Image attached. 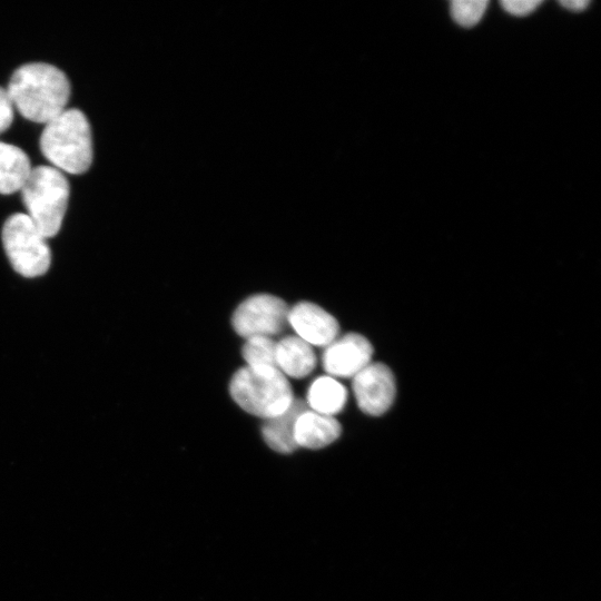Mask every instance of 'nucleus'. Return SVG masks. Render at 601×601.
<instances>
[{
	"instance_id": "1",
	"label": "nucleus",
	"mask_w": 601,
	"mask_h": 601,
	"mask_svg": "<svg viewBox=\"0 0 601 601\" xmlns=\"http://www.w3.org/2000/svg\"><path fill=\"white\" fill-rule=\"evenodd\" d=\"M7 91L24 118L46 125L67 109L70 83L57 67L31 62L12 73Z\"/></svg>"
},
{
	"instance_id": "2",
	"label": "nucleus",
	"mask_w": 601,
	"mask_h": 601,
	"mask_svg": "<svg viewBox=\"0 0 601 601\" xmlns=\"http://www.w3.org/2000/svg\"><path fill=\"white\" fill-rule=\"evenodd\" d=\"M42 155L69 174H82L92 162V138L89 121L78 109H66L46 124L41 137Z\"/></svg>"
},
{
	"instance_id": "3",
	"label": "nucleus",
	"mask_w": 601,
	"mask_h": 601,
	"mask_svg": "<svg viewBox=\"0 0 601 601\" xmlns=\"http://www.w3.org/2000/svg\"><path fill=\"white\" fill-rule=\"evenodd\" d=\"M229 392L243 410L266 420L284 413L294 401L290 384L276 367L238 370L230 380Z\"/></svg>"
},
{
	"instance_id": "4",
	"label": "nucleus",
	"mask_w": 601,
	"mask_h": 601,
	"mask_svg": "<svg viewBox=\"0 0 601 601\" xmlns=\"http://www.w3.org/2000/svg\"><path fill=\"white\" fill-rule=\"evenodd\" d=\"M69 183L52 166H37L21 188L22 201L29 218L46 237L60 230L69 198Z\"/></svg>"
},
{
	"instance_id": "5",
	"label": "nucleus",
	"mask_w": 601,
	"mask_h": 601,
	"mask_svg": "<svg viewBox=\"0 0 601 601\" xmlns=\"http://www.w3.org/2000/svg\"><path fill=\"white\" fill-rule=\"evenodd\" d=\"M47 238L27 214L10 216L2 229V243L13 269L24 277L43 275L51 260Z\"/></svg>"
},
{
	"instance_id": "6",
	"label": "nucleus",
	"mask_w": 601,
	"mask_h": 601,
	"mask_svg": "<svg viewBox=\"0 0 601 601\" xmlns=\"http://www.w3.org/2000/svg\"><path fill=\"white\" fill-rule=\"evenodd\" d=\"M289 308L279 297L258 294L245 299L234 312L231 324L235 332L245 337L276 335L288 323Z\"/></svg>"
},
{
	"instance_id": "7",
	"label": "nucleus",
	"mask_w": 601,
	"mask_h": 601,
	"mask_svg": "<svg viewBox=\"0 0 601 601\" xmlns=\"http://www.w3.org/2000/svg\"><path fill=\"white\" fill-rule=\"evenodd\" d=\"M353 391L358 407L366 414L385 413L394 402L395 378L383 363H370L353 377Z\"/></svg>"
},
{
	"instance_id": "8",
	"label": "nucleus",
	"mask_w": 601,
	"mask_h": 601,
	"mask_svg": "<svg viewBox=\"0 0 601 601\" xmlns=\"http://www.w3.org/2000/svg\"><path fill=\"white\" fill-rule=\"evenodd\" d=\"M373 347L361 334L348 333L335 338L323 353V368L337 377H354L371 363Z\"/></svg>"
},
{
	"instance_id": "9",
	"label": "nucleus",
	"mask_w": 601,
	"mask_h": 601,
	"mask_svg": "<svg viewBox=\"0 0 601 601\" xmlns=\"http://www.w3.org/2000/svg\"><path fill=\"white\" fill-rule=\"evenodd\" d=\"M288 323L297 336L311 346H327L338 335L337 321L319 306L300 302L288 312Z\"/></svg>"
},
{
	"instance_id": "10",
	"label": "nucleus",
	"mask_w": 601,
	"mask_h": 601,
	"mask_svg": "<svg viewBox=\"0 0 601 601\" xmlns=\"http://www.w3.org/2000/svg\"><path fill=\"white\" fill-rule=\"evenodd\" d=\"M341 432L342 426L333 416L306 410L295 423L294 439L297 446L317 450L337 440Z\"/></svg>"
},
{
	"instance_id": "11",
	"label": "nucleus",
	"mask_w": 601,
	"mask_h": 601,
	"mask_svg": "<svg viewBox=\"0 0 601 601\" xmlns=\"http://www.w3.org/2000/svg\"><path fill=\"white\" fill-rule=\"evenodd\" d=\"M308 410L307 403L294 398L290 406L280 415L265 421L262 433L266 444L278 453L288 454L297 445L294 439V427L298 416Z\"/></svg>"
},
{
	"instance_id": "12",
	"label": "nucleus",
	"mask_w": 601,
	"mask_h": 601,
	"mask_svg": "<svg viewBox=\"0 0 601 601\" xmlns=\"http://www.w3.org/2000/svg\"><path fill=\"white\" fill-rule=\"evenodd\" d=\"M276 365L284 375L302 378L315 368L316 356L308 343L298 336H287L276 345Z\"/></svg>"
},
{
	"instance_id": "13",
	"label": "nucleus",
	"mask_w": 601,
	"mask_h": 601,
	"mask_svg": "<svg viewBox=\"0 0 601 601\" xmlns=\"http://www.w3.org/2000/svg\"><path fill=\"white\" fill-rule=\"evenodd\" d=\"M31 169L30 159L22 149L0 141V194L21 190Z\"/></svg>"
},
{
	"instance_id": "14",
	"label": "nucleus",
	"mask_w": 601,
	"mask_h": 601,
	"mask_svg": "<svg viewBox=\"0 0 601 601\" xmlns=\"http://www.w3.org/2000/svg\"><path fill=\"white\" fill-rule=\"evenodd\" d=\"M346 398L347 392L338 381L321 376L309 386L306 403L312 411L333 416L343 410Z\"/></svg>"
},
{
	"instance_id": "15",
	"label": "nucleus",
	"mask_w": 601,
	"mask_h": 601,
	"mask_svg": "<svg viewBox=\"0 0 601 601\" xmlns=\"http://www.w3.org/2000/svg\"><path fill=\"white\" fill-rule=\"evenodd\" d=\"M276 345L270 337L255 336L247 338L242 354L248 366L276 367Z\"/></svg>"
},
{
	"instance_id": "16",
	"label": "nucleus",
	"mask_w": 601,
	"mask_h": 601,
	"mask_svg": "<svg viewBox=\"0 0 601 601\" xmlns=\"http://www.w3.org/2000/svg\"><path fill=\"white\" fill-rule=\"evenodd\" d=\"M487 4L486 0H454L451 2L450 12L457 24L471 28L481 20Z\"/></svg>"
},
{
	"instance_id": "17",
	"label": "nucleus",
	"mask_w": 601,
	"mask_h": 601,
	"mask_svg": "<svg viewBox=\"0 0 601 601\" xmlns=\"http://www.w3.org/2000/svg\"><path fill=\"white\" fill-rule=\"evenodd\" d=\"M502 8L512 16L524 17L535 10L542 3L541 0H503L500 2Z\"/></svg>"
},
{
	"instance_id": "18",
	"label": "nucleus",
	"mask_w": 601,
	"mask_h": 601,
	"mask_svg": "<svg viewBox=\"0 0 601 601\" xmlns=\"http://www.w3.org/2000/svg\"><path fill=\"white\" fill-rule=\"evenodd\" d=\"M13 105L7 89L0 87V134L13 121Z\"/></svg>"
},
{
	"instance_id": "19",
	"label": "nucleus",
	"mask_w": 601,
	"mask_h": 601,
	"mask_svg": "<svg viewBox=\"0 0 601 601\" xmlns=\"http://www.w3.org/2000/svg\"><path fill=\"white\" fill-rule=\"evenodd\" d=\"M560 4L565 9L574 12L583 11L589 4L588 0H562Z\"/></svg>"
}]
</instances>
